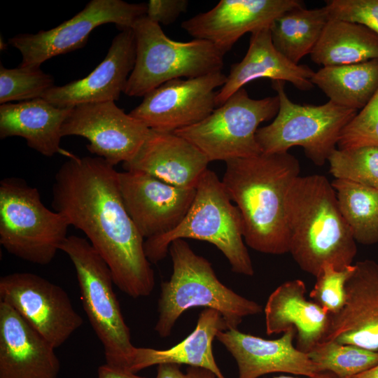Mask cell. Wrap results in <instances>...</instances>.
I'll return each mask as SVG.
<instances>
[{"label": "cell", "instance_id": "52a82bcc", "mask_svg": "<svg viewBox=\"0 0 378 378\" xmlns=\"http://www.w3.org/2000/svg\"><path fill=\"white\" fill-rule=\"evenodd\" d=\"M60 251L74 266L83 309L103 346L106 364L129 371L135 346L113 291L108 265L83 237L68 236Z\"/></svg>", "mask_w": 378, "mask_h": 378}, {"label": "cell", "instance_id": "ab89813d", "mask_svg": "<svg viewBox=\"0 0 378 378\" xmlns=\"http://www.w3.org/2000/svg\"><path fill=\"white\" fill-rule=\"evenodd\" d=\"M272 378H301V377H296L287 376V375H281V376H279V377H272ZM305 378H337V377L335 375H334L333 374L330 373V372H323L321 376L318 377H306Z\"/></svg>", "mask_w": 378, "mask_h": 378}, {"label": "cell", "instance_id": "d6a6232c", "mask_svg": "<svg viewBox=\"0 0 378 378\" xmlns=\"http://www.w3.org/2000/svg\"><path fill=\"white\" fill-rule=\"evenodd\" d=\"M354 265L337 270L332 264L325 262L315 276V285L310 298L330 315L338 313L346 300V284L354 271Z\"/></svg>", "mask_w": 378, "mask_h": 378}, {"label": "cell", "instance_id": "f546056e", "mask_svg": "<svg viewBox=\"0 0 378 378\" xmlns=\"http://www.w3.org/2000/svg\"><path fill=\"white\" fill-rule=\"evenodd\" d=\"M308 355L322 372H330L337 378H349L378 364V351L335 341L319 344Z\"/></svg>", "mask_w": 378, "mask_h": 378}, {"label": "cell", "instance_id": "60d3db41", "mask_svg": "<svg viewBox=\"0 0 378 378\" xmlns=\"http://www.w3.org/2000/svg\"><path fill=\"white\" fill-rule=\"evenodd\" d=\"M6 47H7V43H6L4 41H2V38L1 37V42H0L1 50H4L6 48Z\"/></svg>", "mask_w": 378, "mask_h": 378}, {"label": "cell", "instance_id": "4dcf8cb0", "mask_svg": "<svg viewBox=\"0 0 378 378\" xmlns=\"http://www.w3.org/2000/svg\"><path fill=\"white\" fill-rule=\"evenodd\" d=\"M328 162L329 172L335 179L378 189V146L336 148Z\"/></svg>", "mask_w": 378, "mask_h": 378}, {"label": "cell", "instance_id": "277c9868", "mask_svg": "<svg viewBox=\"0 0 378 378\" xmlns=\"http://www.w3.org/2000/svg\"><path fill=\"white\" fill-rule=\"evenodd\" d=\"M173 265L170 279L161 284L158 317L154 330L167 337L186 310L213 309L222 316L228 329H237L242 320L259 314L262 307L227 287L216 276L211 262L196 254L185 239L172 241L169 248Z\"/></svg>", "mask_w": 378, "mask_h": 378}, {"label": "cell", "instance_id": "484cf974", "mask_svg": "<svg viewBox=\"0 0 378 378\" xmlns=\"http://www.w3.org/2000/svg\"><path fill=\"white\" fill-rule=\"evenodd\" d=\"M310 58L323 66L378 59V35L360 23L330 18Z\"/></svg>", "mask_w": 378, "mask_h": 378}, {"label": "cell", "instance_id": "d590c367", "mask_svg": "<svg viewBox=\"0 0 378 378\" xmlns=\"http://www.w3.org/2000/svg\"><path fill=\"white\" fill-rule=\"evenodd\" d=\"M147 4L146 17L164 25L173 23L187 10V0H150Z\"/></svg>", "mask_w": 378, "mask_h": 378}, {"label": "cell", "instance_id": "83f0119b", "mask_svg": "<svg viewBox=\"0 0 378 378\" xmlns=\"http://www.w3.org/2000/svg\"><path fill=\"white\" fill-rule=\"evenodd\" d=\"M330 19L326 6L306 8L304 5L288 10L270 25L275 48L291 62L310 55Z\"/></svg>", "mask_w": 378, "mask_h": 378}, {"label": "cell", "instance_id": "5bb4252c", "mask_svg": "<svg viewBox=\"0 0 378 378\" xmlns=\"http://www.w3.org/2000/svg\"><path fill=\"white\" fill-rule=\"evenodd\" d=\"M150 129L127 114L115 102L85 103L73 107L61 130L62 137L85 138L88 150L112 166L131 160Z\"/></svg>", "mask_w": 378, "mask_h": 378}, {"label": "cell", "instance_id": "d4e9b609", "mask_svg": "<svg viewBox=\"0 0 378 378\" xmlns=\"http://www.w3.org/2000/svg\"><path fill=\"white\" fill-rule=\"evenodd\" d=\"M227 329L218 312L204 309L199 315L194 330L178 344L160 350L135 346L129 371L136 373L155 365L184 364L206 369L217 378H225L215 360L212 344L218 332Z\"/></svg>", "mask_w": 378, "mask_h": 378}, {"label": "cell", "instance_id": "74e56055", "mask_svg": "<svg viewBox=\"0 0 378 378\" xmlns=\"http://www.w3.org/2000/svg\"><path fill=\"white\" fill-rule=\"evenodd\" d=\"M97 373L98 378H147L127 370L112 367L106 363L99 367Z\"/></svg>", "mask_w": 378, "mask_h": 378}, {"label": "cell", "instance_id": "6da1fadb", "mask_svg": "<svg viewBox=\"0 0 378 378\" xmlns=\"http://www.w3.org/2000/svg\"><path fill=\"white\" fill-rule=\"evenodd\" d=\"M52 206L80 230L108 265L114 284L133 298L149 296L155 276L144 239L125 206L118 172L103 158L72 155L55 176Z\"/></svg>", "mask_w": 378, "mask_h": 378}, {"label": "cell", "instance_id": "9a60e30c", "mask_svg": "<svg viewBox=\"0 0 378 378\" xmlns=\"http://www.w3.org/2000/svg\"><path fill=\"white\" fill-rule=\"evenodd\" d=\"M125 206L144 240L161 237L185 217L196 188H181L137 171L118 172Z\"/></svg>", "mask_w": 378, "mask_h": 378}, {"label": "cell", "instance_id": "8fae6325", "mask_svg": "<svg viewBox=\"0 0 378 378\" xmlns=\"http://www.w3.org/2000/svg\"><path fill=\"white\" fill-rule=\"evenodd\" d=\"M146 3L91 0L71 19L51 29L20 34L8 39L22 57L20 66H40L46 60L83 48L93 29L106 23L132 29L146 15Z\"/></svg>", "mask_w": 378, "mask_h": 378}, {"label": "cell", "instance_id": "7c38bea8", "mask_svg": "<svg viewBox=\"0 0 378 378\" xmlns=\"http://www.w3.org/2000/svg\"><path fill=\"white\" fill-rule=\"evenodd\" d=\"M0 302L10 305L55 349L83 323L66 292L31 272H14L0 279Z\"/></svg>", "mask_w": 378, "mask_h": 378}, {"label": "cell", "instance_id": "3957f363", "mask_svg": "<svg viewBox=\"0 0 378 378\" xmlns=\"http://www.w3.org/2000/svg\"><path fill=\"white\" fill-rule=\"evenodd\" d=\"M289 253L314 276L325 262L343 270L353 265L356 241L339 207L332 183L323 175L299 176L286 200Z\"/></svg>", "mask_w": 378, "mask_h": 378}, {"label": "cell", "instance_id": "d6986e66", "mask_svg": "<svg viewBox=\"0 0 378 378\" xmlns=\"http://www.w3.org/2000/svg\"><path fill=\"white\" fill-rule=\"evenodd\" d=\"M136 60L132 29H123L113 39L103 61L87 76L62 86H54L43 99L57 107L85 103L115 102L124 92Z\"/></svg>", "mask_w": 378, "mask_h": 378}, {"label": "cell", "instance_id": "5b68a950", "mask_svg": "<svg viewBox=\"0 0 378 378\" xmlns=\"http://www.w3.org/2000/svg\"><path fill=\"white\" fill-rule=\"evenodd\" d=\"M178 239L208 241L225 255L232 272L249 276L254 274L244 239L241 214L232 203L222 181L209 169L202 176L194 200L178 225L161 237L144 240L149 262L157 263L164 259L171 243Z\"/></svg>", "mask_w": 378, "mask_h": 378}, {"label": "cell", "instance_id": "4fadbf2b", "mask_svg": "<svg viewBox=\"0 0 378 378\" xmlns=\"http://www.w3.org/2000/svg\"><path fill=\"white\" fill-rule=\"evenodd\" d=\"M222 71L169 80L144 96L130 114L149 129L174 132L195 125L217 107L216 89L226 82Z\"/></svg>", "mask_w": 378, "mask_h": 378}, {"label": "cell", "instance_id": "f1b7e54d", "mask_svg": "<svg viewBox=\"0 0 378 378\" xmlns=\"http://www.w3.org/2000/svg\"><path fill=\"white\" fill-rule=\"evenodd\" d=\"M341 213L356 241L363 245L378 243V189L352 181L331 182Z\"/></svg>", "mask_w": 378, "mask_h": 378}, {"label": "cell", "instance_id": "f35d334b", "mask_svg": "<svg viewBox=\"0 0 378 378\" xmlns=\"http://www.w3.org/2000/svg\"><path fill=\"white\" fill-rule=\"evenodd\" d=\"M349 378H378V364L365 372Z\"/></svg>", "mask_w": 378, "mask_h": 378}, {"label": "cell", "instance_id": "ba28073f", "mask_svg": "<svg viewBox=\"0 0 378 378\" xmlns=\"http://www.w3.org/2000/svg\"><path fill=\"white\" fill-rule=\"evenodd\" d=\"M69 225L64 214L43 204L36 188L16 177L1 181L0 244L9 253L48 265L68 237Z\"/></svg>", "mask_w": 378, "mask_h": 378}, {"label": "cell", "instance_id": "8992f818", "mask_svg": "<svg viewBox=\"0 0 378 378\" xmlns=\"http://www.w3.org/2000/svg\"><path fill=\"white\" fill-rule=\"evenodd\" d=\"M132 29L136 60L124 91L127 96L144 97L173 79L197 78L222 71L224 55L208 41L171 39L159 24L146 15L139 18Z\"/></svg>", "mask_w": 378, "mask_h": 378}, {"label": "cell", "instance_id": "1f68e13d", "mask_svg": "<svg viewBox=\"0 0 378 378\" xmlns=\"http://www.w3.org/2000/svg\"><path fill=\"white\" fill-rule=\"evenodd\" d=\"M54 78L40 66L7 69L0 66V104L12 101H29L42 98L54 87Z\"/></svg>", "mask_w": 378, "mask_h": 378}, {"label": "cell", "instance_id": "836d02e7", "mask_svg": "<svg viewBox=\"0 0 378 378\" xmlns=\"http://www.w3.org/2000/svg\"><path fill=\"white\" fill-rule=\"evenodd\" d=\"M337 146L338 149L378 146V89L343 128Z\"/></svg>", "mask_w": 378, "mask_h": 378}, {"label": "cell", "instance_id": "603a6c76", "mask_svg": "<svg viewBox=\"0 0 378 378\" xmlns=\"http://www.w3.org/2000/svg\"><path fill=\"white\" fill-rule=\"evenodd\" d=\"M314 73L307 65L291 62L275 48L270 27L258 29L251 33L244 58L232 64L225 83L217 90L216 106L224 104L246 84L258 78L289 82L300 90H309L314 86L312 82Z\"/></svg>", "mask_w": 378, "mask_h": 378}, {"label": "cell", "instance_id": "4316f807", "mask_svg": "<svg viewBox=\"0 0 378 378\" xmlns=\"http://www.w3.org/2000/svg\"><path fill=\"white\" fill-rule=\"evenodd\" d=\"M312 82L342 107L359 111L378 89V59L360 63L323 66Z\"/></svg>", "mask_w": 378, "mask_h": 378}, {"label": "cell", "instance_id": "7a4b0ae2", "mask_svg": "<svg viewBox=\"0 0 378 378\" xmlns=\"http://www.w3.org/2000/svg\"><path fill=\"white\" fill-rule=\"evenodd\" d=\"M300 172L298 160L289 152L225 162L221 181L241 214L244 242L252 249L272 255L289 253L286 200Z\"/></svg>", "mask_w": 378, "mask_h": 378}, {"label": "cell", "instance_id": "cb8c5ba5", "mask_svg": "<svg viewBox=\"0 0 378 378\" xmlns=\"http://www.w3.org/2000/svg\"><path fill=\"white\" fill-rule=\"evenodd\" d=\"M73 107H57L43 98L0 105V138L20 136L41 155L69 153L60 147L62 127Z\"/></svg>", "mask_w": 378, "mask_h": 378}, {"label": "cell", "instance_id": "7402d4cb", "mask_svg": "<svg viewBox=\"0 0 378 378\" xmlns=\"http://www.w3.org/2000/svg\"><path fill=\"white\" fill-rule=\"evenodd\" d=\"M306 286L300 279L287 281L269 296L264 308L266 333L296 331V348L308 354L321 344L329 328L330 315L306 298Z\"/></svg>", "mask_w": 378, "mask_h": 378}, {"label": "cell", "instance_id": "9c48e42d", "mask_svg": "<svg viewBox=\"0 0 378 378\" xmlns=\"http://www.w3.org/2000/svg\"><path fill=\"white\" fill-rule=\"evenodd\" d=\"M284 85V81H272L279 108L273 121L256 132L260 149L263 153H278L300 146L315 165L323 166L336 149L342 130L358 111L330 101L321 105L295 103Z\"/></svg>", "mask_w": 378, "mask_h": 378}, {"label": "cell", "instance_id": "ac0fdd59", "mask_svg": "<svg viewBox=\"0 0 378 378\" xmlns=\"http://www.w3.org/2000/svg\"><path fill=\"white\" fill-rule=\"evenodd\" d=\"M354 265V271L345 286V304L338 313L330 315L322 342L335 341L378 351V264L365 259Z\"/></svg>", "mask_w": 378, "mask_h": 378}, {"label": "cell", "instance_id": "44dd1931", "mask_svg": "<svg viewBox=\"0 0 378 378\" xmlns=\"http://www.w3.org/2000/svg\"><path fill=\"white\" fill-rule=\"evenodd\" d=\"M209 161L192 144L174 132L150 130L125 171L149 174L181 188H196Z\"/></svg>", "mask_w": 378, "mask_h": 378}, {"label": "cell", "instance_id": "8d00e7d4", "mask_svg": "<svg viewBox=\"0 0 378 378\" xmlns=\"http://www.w3.org/2000/svg\"><path fill=\"white\" fill-rule=\"evenodd\" d=\"M155 378H217L211 371L197 367L190 366L184 373L179 365L162 364L158 365Z\"/></svg>", "mask_w": 378, "mask_h": 378}, {"label": "cell", "instance_id": "2e32d148", "mask_svg": "<svg viewBox=\"0 0 378 378\" xmlns=\"http://www.w3.org/2000/svg\"><path fill=\"white\" fill-rule=\"evenodd\" d=\"M302 5L299 0H220L209 10L183 21L181 27L225 55L246 33L270 27L279 15Z\"/></svg>", "mask_w": 378, "mask_h": 378}, {"label": "cell", "instance_id": "e575fe53", "mask_svg": "<svg viewBox=\"0 0 378 378\" xmlns=\"http://www.w3.org/2000/svg\"><path fill=\"white\" fill-rule=\"evenodd\" d=\"M330 18L360 23L378 35V0H328Z\"/></svg>", "mask_w": 378, "mask_h": 378}, {"label": "cell", "instance_id": "ffe728a7", "mask_svg": "<svg viewBox=\"0 0 378 378\" xmlns=\"http://www.w3.org/2000/svg\"><path fill=\"white\" fill-rule=\"evenodd\" d=\"M55 348L14 309L0 302V378H57Z\"/></svg>", "mask_w": 378, "mask_h": 378}, {"label": "cell", "instance_id": "30bf717a", "mask_svg": "<svg viewBox=\"0 0 378 378\" xmlns=\"http://www.w3.org/2000/svg\"><path fill=\"white\" fill-rule=\"evenodd\" d=\"M279 108L277 95L253 99L242 88L201 122L174 132L209 162L250 158L262 153L255 138L259 125L274 118Z\"/></svg>", "mask_w": 378, "mask_h": 378}, {"label": "cell", "instance_id": "e0dca14e", "mask_svg": "<svg viewBox=\"0 0 378 378\" xmlns=\"http://www.w3.org/2000/svg\"><path fill=\"white\" fill-rule=\"evenodd\" d=\"M296 331L291 328L275 340L243 333L237 329L219 331L216 339L232 355L238 368L237 378H258L282 372L309 377L323 374L308 354L296 348Z\"/></svg>", "mask_w": 378, "mask_h": 378}]
</instances>
